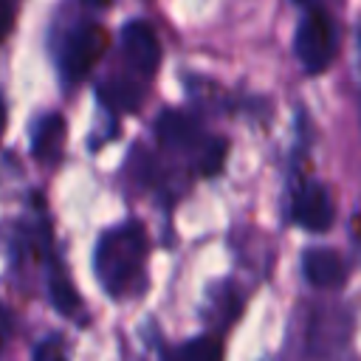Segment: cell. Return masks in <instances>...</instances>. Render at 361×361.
Masks as SVG:
<instances>
[{"label": "cell", "mask_w": 361, "mask_h": 361, "mask_svg": "<svg viewBox=\"0 0 361 361\" xmlns=\"http://www.w3.org/2000/svg\"><path fill=\"white\" fill-rule=\"evenodd\" d=\"M147 254L149 240L147 228L138 220H124L102 231L93 251V271L99 285L116 299L135 293L144 285Z\"/></svg>", "instance_id": "obj_1"}, {"label": "cell", "mask_w": 361, "mask_h": 361, "mask_svg": "<svg viewBox=\"0 0 361 361\" xmlns=\"http://www.w3.org/2000/svg\"><path fill=\"white\" fill-rule=\"evenodd\" d=\"M336 48L338 45H336L333 17L319 6L307 8L296 25V34H293V54H296L302 71L307 76L324 73L336 59Z\"/></svg>", "instance_id": "obj_2"}, {"label": "cell", "mask_w": 361, "mask_h": 361, "mask_svg": "<svg viewBox=\"0 0 361 361\" xmlns=\"http://www.w3.org/2000/svg\"><path fill=\"white\" fill-rule=\"evenodd\" d=\"M104 48H107V31L99 23L76 25L59 48V76H62V82L71 87L79 79H85L90 73V68L102 59Z\"/></svg>", "instance_id": "obj_3"}, {"label": "cell", "mask_w": 361, "mask_h": 361, "mask_svg": "<svg viewBox=\"0 0 361 361\" xmlns=\"http://www.w3.org/2000/svg\"><path fill=\"white\" fill-rule=\"evenodd\" d=\"M155 135H158V144L164 149H169V152H186V155L195 152V161L197 164H200L203 149L212 141L203 133L200 118L192 116V113H186V110H164L155 118Z\"/></svg>", "instance_id": "obj_4"}, {"label": "cell", "mask_w": 361, "mask_h": 361, "mask_svg": "<svg viewBox=\"0 0 361 361\" xmlns=\"http://www.w3.org/2000/svg\"><path fill=\"white\" fill-rule=\"evenodd\" d=\"M290 217L307 231H327L336 220V203L322 180H299L290 195Z\"/></svg>", "instance_id": "obj_5"}, {"label": "cell", "mask_w": 361, "mask_h": 361, "mask_svg": "<svg viewBox=\"0 0 361 361\" xmlns=\"http://www.w3.org/2000/svg\"><path fill=\"white\" fill-rule=\"evenodd\" d=\"M121 56L135 76L141 79L155 76L161 65V42H158L155 28L147 20L135 17L121 28Z\"/></svg>", "instance_id": "obj_6"}, {"label": "cell", "mask_w": 361, "mask_h": 361, "mask_svg": "<svg viewBox=\"0 0 361 361\" xmlns=\"http://www.w3.org/2000/svg\"><path fill=\"white\" fill-rule=\"evenodd\" d=\"M302 271L305 279L319 290H336L347 279V265L333 248H307L302 254Z\"/></svg>", "instance_id": "obj_7"}, {"label": "cell", "mask_w": 361, "mask_h": 361, "mask_svg": "<svg viewBox=\"0 0 361 361\" xmlns=\"http://www.w3.org/2000/svg\"><path fill=\"white\" fill-rule=\"evenodd\" d=\"M65 141H68V124L59 113H42L34 127H31V155L51 166L62 158V149H65Z\"/></svg>", "instance_id": "obj_8"}, {"label": "cell", "mask_w": 361, "mask_h": 361, "mask_svg": "<svg viewBox=\"0 0 361 361\" xmlns=\"http://www.w3.org/2000/svg\"><path fill=\"white\" fill-rule=\"evenodd\" d=\"M99 102L110 110V113H135L144 102V90L135 79H124V76H116V79H107L102 82L99 87Z\"/></svg>", "instance_id": "obj_9"}, {"label": "cell", "mask_w": 361, "mask_h": 361, "mask_svg": "<svg viewBox=\"0 0 361 361\" xmlns=\"http://www.w3.org/2000/svg\"><path fill=\"white\" fill-rule=\"evenodd\" d=\"M48 293H51L54 307H56L62 316H68V319H76V316H79L82 299H79L76 288L71 285L68 274H65L59 265H51V271H48Z\"/></svg>", "instance_id": "obj_10"}, {"label": "cell", "mask_w": 361, "mask_h": 361, "mask_svg": "<svg viewBox=\"0 0 361 361\" xmlns=\"http://www.w3.org/2000/svg\"><path fill=\"white\" fill-rule=\"evenodd\" d=\"M172 361H223V347L217 338L212 336H197L192 341H186Z\"/></svg>", "instance_id": "obj_11"}, {"label": "cell", "mask_w": 361, "mask_h": 361, "mask_svg": "<svg viewBox=\"0 0 361 361\" xmlns=\"http://www.w3.org/2000/svg\"><path fill=\"white\" fill-rule=\"evenodd\" d=\"M31 361H68L62 338H56V336H48V338H42V341L34 347V355H31Z\"/></svg>", "instance_id": "obj_12"}, {"label": "cell", "mask_w": 361, "mask_h": 361, "mask_svg": "<svg viewBox=\"0 0 361 361\" xmlns=\"http://www.w3.org/2000/svg\"><path fill=\"white\" fill-rule=\"evenodd\" d=\"M11 336H14V316L6 305H0V347H6Z\"/></svg>", "instance_id": "obj_13"}, {"label": "cell", "mask_w": 361, "mask_h": 361, "mask_svg": "<svg viewBox=\"0 0 361 361\" xmlns=\"http://www.w3.org/2000/svg\"><path fill=\"white\" fill-rule=\"evenodd\" d=\"M14 23V6L11 0H0V39H6V34L11 31Z\"/></svg>", "instance_id": "obj_14"}, {"label": "cell", "mask_w": 361, "mask_h": 361, "mask_svg": "<svg viewBox=\"0 0 361 361\" xmlns=\"http://www.w3.org/2000/svg\"><path fill=\"white\" fill-rule=\"evenodd\" d=\"M3 130H6V99L0 96V135H3Z\"/></svg>", "instance_id": "obj_15"}, {"label": "cell", "mask_w": 361, "mask_h": 361, "mask_svg": "<svg viewBox=\"0 0 361 361\" xmlns=\"http://www.w3.org/2000/svg\"><path fill=\"white\" fill-rule=\"evenodd\" d=\"M87 6H96V8H102V6H110V0H85Z\"/></svg>", "instance_id": "obj_16"}, {"label": "cell", "mask_w": 361, "mask_h": 361, "mask_svg": "<svg viewBox=\"0 0 361 361\" xmlns=\"http://www.w3.org/2000/svg\"><path fill=\"white\" fill-rule=\"evenodd\" d=\"M293 3H296V6H305V8H313L319 0H293Z\"/></svg>", "instance_id": "obj_17"}, {"label": "cell", "mask_w": 361, "mask_h": 361, "mask_svg": "<svg viewBox=\"0 0 361 361\" xmlns=\"http://www.w3.org/2000/svg\"><path fill=\"white\" fill-rule=\"evenodd\" d=\"M358 48H361V31H358Z\"/></svg>", "instance_id": "obj_18"}]
</instances>
